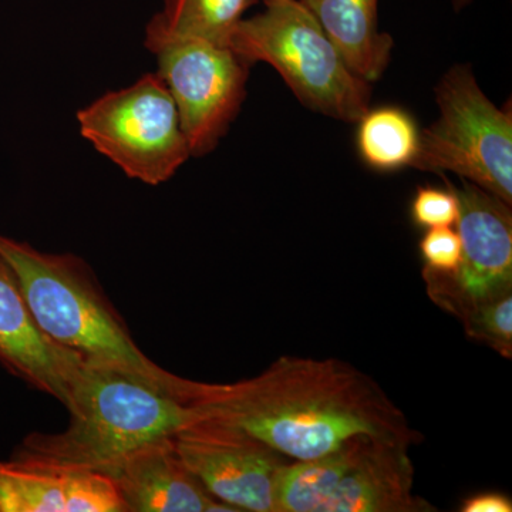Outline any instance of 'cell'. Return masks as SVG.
Returning a JSON list of instances; mask_svg holds the SVG:
<instances>
[{"label": "cell", "mask_w": 512, "mask_h": 512, "mask_svg": "<svg viewBox=\"0 0 512 512\" xmlns=\"http://www.w3.org/2000/svg\"><path fill=\"white\" fill-rule=\"evenodd\" d=\"M191 406L291 461L325 456L360 434L423 441L376 380L339 359L282 356L251 379L200 382Z\"/></svg>", "instance_id": "cell-1"}, {"label": "cell", "mask_w": 512, "mask_h": 512, "mask_svg": "<svg viewBox=\"0 0 512 512\" xmlns=\"http://www.w3.org/2000/svg\"><path fill=\"white\" fill-rule=\"evenodd\" d=\"M70 423L26 437L16 454L57 466L106 473L137 448L201 419L177 394L123 370L82 360L67 387Z\"/></svg>", "instance_id": "cell-2"}, {"label": "cell", "mask_w": 512, "mask_h": 512, "mask_svg": "<svg viewBox=\"0 0 512 512\" xmlns=\"http://www.w3.org/2000/svg\"><path fill=\"white\" fill-rule=\"evenodd\" d=\"M0 258L15 275L37 326L52 342L87 362L143 377L191 403L198 382L161 369L141 352L82 261L45 254L5 235H0Z\"/></svg>", "instance_id": "cell-3"}, {"label": "cell", "mask_w": 512, "mask_h": 512, "mask_svg": "<svg viewBox=\"0 0 512 512\" xmlns=\"http://www.w3.org/2000/svg\"><path fill=\"white\" fill-rule=\"evenodd\" d=\"M228 47L249 64H271L303 106L320 114L355 123L370 109V84L350 72L299 0H264L262 12L238 23Z\"/></svg>", "instance_id": "cell-4"}, {"label": "cell", "mask_w": 512, "mask_h": 512, "mask_svg": "<svg viewBox=\"0 0 512 512\" xmlns=\"http://www.w3.org/2000/svg\"><path fill=\"white\" fill-rule=\"evenodd\" d=\"M410 444L360 434L279 476L275 512H436L414 491Z\"/></svg>", "instance_id": "cell-5"}, {"label": "cell", "mask_w": 512, "mask_h": 512, "mask_svg": "<svg viewBox=\"0 0 512 512\" xmlns=\"http://www.w3.org/2000/svg\"><path fill=\"white\" fill-rule=\"evenodd\" d=\"M440 116L420 131L413 168L453 173L512 204L511 107L495 106L470 67L448 70L436 89Z\"/></svg>", "instance_id": "cell-6"}, {"label": "cell", "mask_w": 512, "mask_h": 512, "mask_svg": "<svg viewBox=\"0 0 512 512\" xmlns=\"http://www.w3.org/2000/svg\"><path fill=\"white\" fill-rule=\"evenodd\" d=\"M77 121L100 154L144 184L165 183L192 157L173 96L158 73L104 94L80 110Z\"/></svg>", "instance_id": "cell-7"}, {"label": "cell", "mask_w": 512, "mask_h": 512, "mask_svg": "<svg viewBox=\"0 0 512 512\" xmlns=\"http://www.w3.org/2000/svg\"><path fill=\"white\" fill-rule=\"evenodd\" d=\"M146 46L173 96L191 156L211 153L241 109L251 64L228 46L175 35L157 15L148 23Z\"/></svg>", "instance_id": "cell-8"}, {"label": "cell", "mask_w": 512, "mask_h": 512, "mask_svg": "<svg viewBox=\"0 0 512 512\" xmlns=\"http://www.w3.org/2000/svg\"><path fill=\"white\" fill-rule=\"evenodd\" d=\"M463 254L451 274L424 269L427 293L441 309L463 320L484 303L512 292L511 205L463 180L454 187Z\"/></svg>", "instance_id": "cell-9"}, {"label": "cell", "mask_w": 512, "mask_h": 512, "mask_svg": "<svg viewBox=\"0 0 512 512\" xmlns=\"http://www.w3.org/2000/svg\"><path fill=\"white\" fill-rule=\"evenodd\" d=\"M174 441L212 497L234 511L275 512L276 487L289 458L241 427L211 417L178 430Z\"/></svg>", "instance_id": "cell-10"}, {"label": "cell", "mask_w": 512, "mask_h": 512, "mask_svg": "<svg viewBox=\"0 0 512 512\" xmlns=\"http://www.w3.org/2000/svg\"><path fill=\"white\" fill-rule=\"evenodd\" d=\"M0 512H127L113 478L13 454L0 460Z\"/></svg>", "instance_id": "cell-11"}, {"label": "cell", "mask_w": 512, "mask_h": 512, "mask_svg": "<svg viewBox=\"0 0 512 512\" xmlns=\"http://www.w3.org/2000/svg\"><path fill=\"white\" fill-rule=\"evenodd\" d=\"M127 512H232L212 497L188 470L174 436L161 437L117 461L106 471Z\"/></svg>", "instance_id": "cell-12"}, {"label": "cell", "mask_w": 512, "mask_h": 512, "mask_svg": "<svg viewBox=\"0 0 512 512\" xmlns=\"http://www.w3.org/2000/svg\"><path fill=\"white\" fill-rule=\"evenodd\" d=\"M82 360L40 330L15 275L0 258V362L63 404Z\"/></svg>", "instance_id": "cell-13"}, {"label": "cell", "mask_w": 512, "mask_h": 512, "mask_svg": "<svg viewBox=\"0 0 512 512\" xmlns=\"http://www.w3.org/2000/svg\"><path fill=\"white\" fill-rule=\"evenodd\" d=\"M338 50L350 72L367 83L382 77L393 37L379 30V0H299Z\"/></svg>", "instance_id": "cell-14"}, {"label": "cell", "mask_w": 512, "mask_h": 512, "mask_svg": "<svg viewBox=\"0 0 512 512\" xmlns=\"http://www.w3.org/2000/svg\"><path fill=\"white\" fill-rule=\"evenodd\" d=\"M360 158L377 171L412 167L419 153L420 130L416 120L400 107L367 110L357 121Z\"/></svg>", "instance_id": "cell-15"}, {"label": "cell", "mask_w": 512, "mask_h": 512, "mask_svg": "<svg viewBox=\"0 0 512 512\" xmlns=\"http://www.w3.org/2000/svg\"><path fill=\"white\" fill-rule=\"evenodd\" d=\"M258 0H164L158 13L164 28L185 37L228 46L245 12Z\"/></svg>", "instance_id": "cell-16"}, {"label": "cell", "mask_w": 512, "mask_h": 512, "mask_svg": "<svg viewBox=\"0 0 512 512\" xmlns=\"http://www.w3.org/2000/svg\"><path fill=\"white\" fill-rule=\"evenodd\" d=\"M461 322L471 339L484 343L505 359H511L512 292L478 306Z\"/></svg>", "instance_id": "cell-17"}, {"label": "cell", "mask_w": 512, "mask_h": 512, "mask_svg": "<svg viewBox=\"0 0 512 512\" xmlns=\"http://www.w3.org/2000/svg\"><path fill=\"white\" fill-rule=\"evenodd\" d=\"M447 188L420 187L412 202V220L421 228L453 227L458 220L460 204L453 184Z\"/></svg>", "instance_id": "cell-18"}, {"label": "cell", "mask_w": 512, "mask_h": 512, "mask_svg": "<svg viewBox=\"0 0 512 512\" xmlns=\"http://www.w3.org/2000/svg\"><path fill=\"white\" fill-rule=\"evenodd\" d=\"M420 254L424 261V269L451 274L461 262L463 245L457 229L440 227L427 229L420 241Z\"/></svg>", "instance_id": "cell-19"}, {"label": "cell", "mask_w": 512, "mask_h": 512, "mask_svg": "<svg viewBox=\"0 0 512 512\" xmlns=\"http://www.w3.org/2000/svg\"><path fill=\"white\" fill-rule=\"evenodd\" d=\"M461 512H511L512 501L503 493H480L471 495L461 504Z\"/></svg>", "instance_id": "cell-20"}, {"label": "cell", "mask_w": 512, "mask_h": 512, "mask_svg": "<svg viewBox=\"0 0 512 512\" xmlns=\"http://www.w3.org/2000/svg\"><path fill=\"white\" fill-rule=\"evenodd\" d=\"M454 5L457 6V8H463L464 5H467L470 0H453Z\"/></svg>", "instance_id": "cell-21"}]
</instances>
